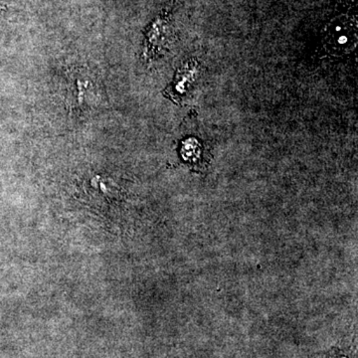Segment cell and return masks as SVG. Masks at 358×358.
<instances>
[{
	"label": "cell",
	"instance_id": "obj_1",
	"mask_svg": "<svg viewBox=\"0 0 358 358\" xmlns=\"http://www.w3.org/2000/svg\"><path fill=\"white\" fill-rule=\"evenodd\" d=\"M173 36V26L171 14H160L148 27L143 46V57L147 60L160 57L171 43Z\"/></svg>",
	"mask_w": 358,
	"mask_h": 358
},
{
	"label": "cell",
	"instance_id": "obj_2",
	"mask_svg": "<svg viewBox=\"0 0 358 358\" xmlns=\"http://www.w3.org/2000/svg\"><path fill=\"white\" fill-rule=\"evenodd\" d=\"M202 72L201 62L197 58L186 60L176 73V79L171 87V96L178 100L192 93L199 82Z\"/></svg>",
	"mask_w": 358,
	"mask_h": 358
},
{
	"label": "cell",
	"instance_id": "obj_3",
	"mask_svg": "<svg viewBox=\"0 0 358 358\" xmlns=\"http://www.w3.org/2000/svg\"><path fill=\"white\" fill-rule=\"evenodd\" d=\"M334 37V43L338 45V46H345V45L348 44V41H350V37L352 36V32L348 31V26L345 24H338L334 25V30L331 31V34H329V36Z\"/></svg>",
	"mask_w": 358,
	"mask_h": 358
}]
</instances>
